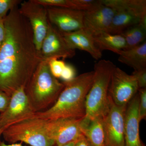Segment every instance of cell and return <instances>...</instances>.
<instances>
[{
  "label": "cell",
  "mask_w": 146,
  "mask_h": 146,
  "mask_svg": "<svg viewBox=\"0 0 146 146\" xmlns=\"http://www.w3.org/2000/svg\"><path fill=\"white\" fill-rule=\"evenodd\" d=\"M5 36L0 47V90L11 97L25 88L42 61L30 24L16 7L4 20Z\"/></svg>",
  "instance_id": "cell-1"
},
{
  "label": "cell",
  "mask_w": 146,
  "mask_h": 146,
  "mask_svg": "<svg viewBox=\"0 0 146 146\" xmlns=\"http://www.w3.org/2000/svg\"><path fill=\"white\" fill-rule=\"evenodd\" d=\"M94 71L83 73L63 82L65 87L55 103L47 110L36 112L34 117L44 120L82 118L86 115V96L91 88Z\"/></svg>",
  "instance_id": "cell-2"
},
{
  "label": "cell",
  "mask_w": 146,
  "mask_h": 146,
  "mask_svg": "<svg viewBox=\"0 0 146 146\" xmlns=\"http://www.w3.org/2000/svg\"><path fill=\"white\" fill-rule=\"evenodd\" d=\"M65 87L54 77L48 60H42L25 89V93L35 112L47 110L54 104Z\"/></svg>",
  "instance_id": "cell-3"
},
{
  "label": "cell",
  "mask_w": 146,
  "mask_h": 146,
  "mask_svg": "<svg viewBox=\"0 0 146 146\" xmlns=\"http://www.w3.org/2000/svg\"><path fill=\"white\" fill-rule=\"evenodd\" d=\"M116 67L109 60H100L94 66L93 83L86 100L84 118L93 120L103 118L109 105L108 90L111 76Z\"/></svg>",
  "instance_id": "cell-4"
},
{
  "label": "cell",
  "mask_w": 146,
  "mask_h": 146,
  "mask_svg": "<svg viewBox=\"0 0 146 146\" xmlns=\"http://www.w3.org/2000/svg\"><path fill=\"white\" fill-rule=\"evenodd\" d=\"M115 11L108 33L121 34L129 27L146 23V0H102Z\"/></svg>",
  "instance_id": "cell-5"
},
{
  "label": "cell",
  "mask_w": 146,
  "mask_h": 146,
  "mask_svg": "<svg viewBox=\"0 0 146 146\" xmlns=\"http://www.w3.org/2000/svg\"><path fill=\"white\" fill-rule=\"evenodd\" d=\"M5 140L10 144L24 142L31 146H55L48 136L45 121L33 118L8 127L3 131Z\"/></svg>",
  "instance_id": "cell-6"
},
{
  "label": "cell",
  "mask_w": 146,
  "mask_h": 146,
  "mask_svg": "<svg viewBox=\"0 0 146 146\" xmlns=\"http://www.w3.org/2000/svg\"><path fill=\"white\" fill-rule=\"evenodd\" d=\"M18 11L30 24L35 44L39 53L48 27L47 7L35 2L34 0H29L22 2Z\"/></svg>",
  "instance_id": "cell-7"
},
{
  "label": "cell",
  "mask_w": 146,
  "mask_h": 146,
  "mask_svg": "<svg viewBox=\"0 0 146 146\" xmlns=\"http://www.w3.org/2000/svg\"><path fill=\"white\" fill-rule=\"evenodd\" d=\"M139 87L136 77L128 74L116 67L113 71L110 83L108 95L115 104L126 107L138 93Z\"/></svg>",
  "instance_id": "cell-8"
},
{
  "label": "cell",
  "mask_w": 146,
  "mask_h": 146,
  "mask_svg": "<svg viewBox=\"0 0 146 146\" xmlns=\"http://www.w3.org/2000/svg\"><path fill=\"white\" fill-rule=\"evenodd\" d=\"M35 112L24 88L15 91L11 96L5 111L1 114V126L3 131L15 124L34 118Z\"/></svg>",
  "instance_id": "cell-9"
},
{
  "label": "cell",
  "mask_w": 146,
  "mask_h": 146,
  "mask_svg": "<svg viewBox=\"0 0 146 146\" xmlns=\"http://www.w3.org/2000/svg\"><path fill=\"white\" fill-rule=\"evenodd\" d=\"M83 118L45 120L48 136L54 142L55 146L62 145L77 141L83 136L81 125Z\"/></svg>",
  "instance_id": "cell-10"
},
{
  "label": "cell",
  "mask_w": 146,
  "mask_h": 146,
  "mask_svg": "<svg viewBox=\"0 0 146 146\" xmlns=\"http://www.w3.org/2000/svg\"><path fill=\"white\" fill-rule=\"evenodd\" d=\"M108 97L109 108L102 118L106 146H125V113L126 107L118 106L109 95Z\"/></svg>",
  "instance_id": "cell-11"
},
{
  "label": "cell",
  "mask_w": 146,
  "mask_h": 146,
  "mask_svg": "<svg viewBox=\"0 0 146 146\" xmlns=\"http://www.w3.org/2000/svg\"><path fill=\"white\" fill-rule=\"evenodd\" d=\"M39 54L42 60H49L53 58L65 59L74 57L76 50L69 46L62 34L49 22Z\"/></svg>",
  "instance_id": "cell-12"
},
{
  "label": "cell",
  "mask_w": 146,
  "mask_h": 146,
  "mask_svg": "<svg viewBox=\"0 0 146 146\" xmlns=\"http://www.w3.org/2000/svg\"><path fill=\"white\" fill-rule=\"evenodd\" d=\"M49 21L61 34L83 29L84 11L62 7H47Z\"/></svg>",
  "instance_id": "cell-13"
},
{
  "label": "cell",
  "mask_w": 146,
  "mask_h": 146,
  "mask_svg": "<svg viewBox=\"0 0 146 146\" xmlns=\"http://www.w3.org/2000/svg\"><path fill=\"white\" fill-rule=\"evenodd\" d=\"M115 13L113 9L103 4L93 10L84 11L83 29L93 36L108 33Z\"/></svg>",
  "instance_id": "cell-14"
},
{
  "label": "cell",
  "mask_w": 146,
  "mask_h": 146,
  "mask_svg": "<svg viewBox=\"0 0 146 146\" xmlns=\"http://www.w3.org/2000/svg\"><path fill=\"white\" fill-rule=\"evenodd\" d=\"M138 93L128 104L125 113V146H145L139 135Z\"/></svg>",
  "instance_id": "cell-15"
},
{
  "label": "cell",
  "mask_w": 146,
  "mask_h": 146,
  "mask_svg": "<svg viewBox=\"0 0 146 146\" xmlns=\"http://www.w3.org/2000/svg\"><path fill=\"white\" fill-rule=\"evenodd\" d=\"M62 35L71 48L86 52L96 60L101 58L102 56V51L95 44L93 36L83 29Z\"/></svg>",
  "instance_id": "cell-16"
},
{
  "label": "cell",
  "mask_w": 146,
  "mask_h": 146,
  "mask_svg": "<svg viewBox=\"0 0 146 146\" xmlns=\"http://www.w3.org/2000/svg\"><path fill=\"white\" fill-rule=\"evenodd\" d=\"M81 130L83 136L92 146H106L102 118L88 120L84 117L82 121Z\"/></svg>",
  "instance_id": "cell-17"
},
{
  "label": "cell",
  "mask_w": 146,
  "mask_h": 146,
  "mask_svg": "<svg viewBox=\"0 0 146 146\" xmlns=\"http://www.w3.org/2000/svg\"><path fill=\"white\" fill-rule=\"evenodd\" d=\"M118 60L133 68L134 70L146 68V42L129 49L122 50L119 54Z\"/></svg>",
  "instance_id": "cell-18"
},
{
  "label": "cell",
  "mask_w": 146,
  "mask_h": 146,
  "mask_svg": "<svg viewBox=\"0 0 146 146\" xmlns=\"http://www.w3.org/2000/svg\"><path fill=\"white\" fill-rule=\"evenodd\" d=\"M35 2L49 7H62L83 11H89L102 5L101 0H34Z\"/></svg>",
  "instance_id": "cell-19"
},
{
  "label": "cell",
  "mask_w": 146,
  "mask_h": 146,
  "mask_svg": "<svg viewBox=\"0 0 146 146\" xmlns=\"http://www.w3.org/2000/svg\"><path fill=\"white\" fill-rule=\"evenodd\" d=\"M93 37L95 44L101 51L108 50L118 54L121 50L125 49V39L122 35L104 33Z\"/></svg>",
  "instance_id": "cell-20"
},
{
  "label": "cell",
  "mask_w": 146,
  "mask_h": 146,
  "mask_svg": "<svg viewBox=\"0 0 146 146\" xmlns=\"http://www.w3.org/2000/svg\"><path fill=\"white\" fill-rule=\"evenodd\" d=\"M121 35L125 39V50L129 49L143 43L146 37V23H140L126 29Z\"/></svg>",
  "instance_id": "cell-21"
},
{
  "label": "cell",
  "mask_w": 146,
  "mask_h": 146,
  "mask_svg": "<svg viewBox=\"0 0 146 146\" xmlns=\"http://www.w3.org/2000/svg\"><path fill=\"white\" fill-rule=\"evenodd\" d=\"M20 0H0V20H5L8 11L21 4Z\"/></svg>",
  "instance_id": "cell-22"
},
{
  "label": "cell",
  "mask_w": 146,
  "mask_h": 146,
  "mask_svg": "<svg viewBox=\"0 0 146 146\" xmlns=\"http://www.w3.org/2000/svg\"><path fill=\"white\" fill-rule=\"evenodd\" d=\"M66 63L63 60L56 58L48 60L50 70L53 76L56 78H60Z\"/></svg>",
  "instance_id": "cell-23"
},
{
  "label": "cell",
  "mask_w": 146,
  "mask_h": 146,
  "mask_svg": "<svg viewBox=\"0 0 146 146\" xmlns=\"http://www.w3.org/2000/svg\"><path fill=\"white\" fill-rule=\"evenodd\" d=\"M138 112L140 121L146 117V88L138 89Z\"/></svg>",
  "instance_id": "cell-24"
},
{
  "label": "cell",
  "mask_w": 146,
  "mask_h": 146,
  "mask_svg": "<svg viewBox=\"0 0 146 146\" xmlns=\"http://www.w3.org/2000/svg\"><path fill=\"white\" fill-rule=\"evenodd\" d=\"M76 74L74 68L72 65L66 64L60 78L64 82L70 81L76 77Z\"/></svg>",
  "instance_id": "cell-25"
},
{
  "label": "cell",
  "mask_w": 146,
  "mask_h": 146,
  "mask_svg": "<svg viewBox=\"0 0 146 146\" xmlns=\"http://www.w3.org/2000/svg\"><path fill=\"white\" fill-rule=\"evenodd\" d=\"M132 75L136 77L139 89L146 88V68L134 70Z\"/></svg>",
  "instance_id": "cell-26"
},
{
  "label": "cell",
  "mask_w": 146,
  "mask_h": 146,
  "mask_svg": "<svg viewBox=\"0 0 146 146\" xmlns=\"http://www.w3.org/2000/svg\"><path fill=\"white\" fill-rule=\"evenodd\" d=\"M11 97L3 91L0 90V112L5 111L10 101Z\"/></svg>",
  "instance_id": "cell-27"
},
{
  "label": "cell",
  "mask_w": 146,
  "mask_h": 146,
  "mask_svg": "<svg viewBox=\"0 0 146 146\" xmlns=\"http://www.w3.org/2000/svg\"><path fill=\"white\" fill-rule=\"evenodd\" d=\"M5 36L4 20H0V47L2 45Z\"/></svg>",
  "instance_id": "cell-28"
},
{
  "label": "cell",
  "mask_w": 146,
  "mask_h": 146,
  "mask_svg": "<svg viewBox=\"0 0 146 146\" xmlns=\"http://www.w3.org/2000/svg\"><path fill=\"white\" fill-rule=\"evenodd\" d=\"M74 146H92L89 141L84 136L77 141Z\"/></svg>",
  "instance_id": "cell-29"
},
{
  "label": "cell",
  "mask_w": 146,
  "mask_h": 146,
  "mask_svg": "<svg viewBox=\"0 0 146 146\" xmlns=\"http://www.w3.org/2000/svg\"><path fill=\"white\" fill-rule=\"evenodd\" d=\"M0 146H31L28 145H23L21 143H13L10 145H7L4 142H0Z\"/></svg>",
  "instance_id": "cell-30"
},
{
  "label": "cell",
  "mask_w": 146,
  "mask_h": 146,
  "mask_svg": "<svg viewBox=\"0 0 146 146\" xmlns=\"http://www.w3.org/2000/svg\"><path fill=\"white\" fill-rule=\"evenodd\" d=\"M77 141H73V142H70V143H68L64 144V145L59 146H74Z\"/></svg>",
  "instance_id": "cell-31"
},
{
  "label": "cell",
  "mask_w": 146,
  "mask_h": 146,
  "mask_svg": "<svg viewBox=\"0 0 146 146\" xmlns=\"http://www.w3.org/2000/svg\"><path fill=\"white\" fill-rule=\"evenodd\" d=\"M1 114H0V138H1V135L3 133V130L2 129L1 127ZM1 141H0V142H1Z\"/></svg>",
  "instance_id": "cell-32"
}]
</instances>
